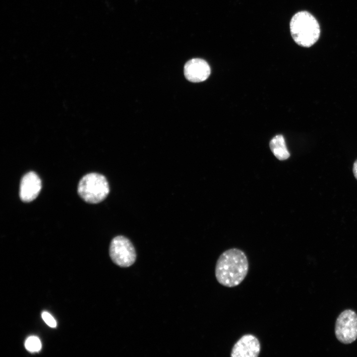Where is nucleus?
Returning <instances> with one entry per match:
<instances>
[{"label": "nucleus", "instance_id": "obj_8", "mask_svg": "<svg viewBox=\"0 0 357 357\" xmlns=\"http://www.w3.org/2000/svg\"><path fill=\"white\" fill-rule=\"evenodd\" d=\"M211 72L208 63L199 58L188 60L184 66L185 78L192 82H200L207 79Z\"/></svg>", "mask_w": 357, "mask_h": 357}, {"label": "nucleus", "instance_id": "obj_1", "mask_svg": "<svg viewBox=\"0 0 357 357\" xmlns=\"http://www.w3.org/2000/svg\"><path fill=\"white\" fill-rule=\"evenodd\" d=\"M248 268V261L244 252L238 248H231L219 257L215 270L216 278L225 287H234L243 281Z\"/></svg>", "mask_w": 357, "mask_h": 357}, {"label": "nucleus", "instance_id": "obj_9", "mask_svg": "<svg viewBox=\"0 0 357 357\" xmlns=\"http://www.w3.org/2000/svg\"><path fill=\"white\" fill-rule=\"evenodd\" d=\"M270 148L275 156L280 160H286L290 156L284 138L281 135H276L272 139L270 142Z\"/></svg>", "mask_w": 357, "mask_h": 357}, {"label": "nucleus", "instance_id": "obj_10", "mask_svg": "<svg viewBox=\"0 0 357 357\" xmlns=\"http://www.w3.org/2000/svg\"><path fill=\"white\" fill-rule=\"evenodd\" d=\"M25 347L30 352H37L41 350L42 344L37 337L30 336L25 341Z\"/></svg>", "mask_w": 357, "mask_h": 357}, {"label": "nucleus", "instance_id": "obj_6", "mask_svg": "<svg viewBox=\"0 0 357 357\" xmlns=\"http://www.w3.org/2000/svg\"><path fill=\"white\" fill-rule=\"evenodd\" d=\"M260 350V343L257 337L252 334H246L234 344L230 356L232 357H257Z\"/></svg>", "mask_w": 357, "mask_h": 357}, {"label": "nucleus", "instance_id": "obj_11", "mask_svg": "<svg viewBox=\"0 0 357 357\" xmlns=\"http://www.w3.org/2000/svg\"><path fill=\"white\" fill-rule=\"evenodd\" d=\"M42 317L45 322L50 327L55 328L57 326V322L54 318L49 312L44 311L42 313Z\"/></svg>", "mask_w": 357, "mask_h": 357}, {"label": "nucleus", "instance_id": "obj_12", "mask_svg": "<svg viewBox=\"0 0 357 357\" xmlns=\"http://www.w3.org/2000/svg\"><path fill=\"white\" fill-rule=\"evenodd\" d=\"M353 170L354 176L357 179V160L355 162L354 164Z\"/></svg>", "mask_w": 357, "mask_h": 357}, {"label": "nucleus", "instance_id": "obj_3", "mask_svg": "<svg viewBox=\"0 0 357 357\" xmlns=\"http://www.w3.org/2000/svg\"><path fill=\"white\" fill-rule=\"evenodd\" d=\"M77 192L85 202L96 204L107 197L110 192V187L105 176L92 173L82 178L78 185Z\"/></svg>", "mask_w": 357, "mask_h": 357}, {"label": "nucleus", "instance_id": "obj_4", "mask_svg": "<svg viewBox=\"0 0 357 357\" xmlns=\"http://www.w3.org/2000/svg\"><path fill=\"white\" fill-rule=\"evenodd\" d=\"M109 254L112 260L121 267L132 265L136 257L132 243L127 238L122 236L116 237L112 240Z\"/></svg>", "mask_w": 357, "mask_h": 357}, {"label": "nucleus", "instance_id": "obj_5", "mask_svg": "<svg viewBox=\"0 0 357 357\" xmlns=\"http://www.w3.org/2000/svg\"><path fill=\"white\" fill-rule=\"evenodd\" d=\"M335 335L337 339L345 344L352 343L357 338V314L351 309L343 311L337 319Z\"/></svg>", "mask_w": 357, "mask_h": 357}, {"label": "nucleus", "instance_id": "obj_2", "mask_svg": "<svg viewBox=\"0 0 357 357\" xmlns=\"http://www.w3.org/2000/svg\"><path fill=\"white\" fill-rule=\"evenodd\" d=\"M293 39L298 45L310 47L320 36V27L315 18L310 13L301 11L296 13L290 24Z\"/></svg>", "mask_w": 357, "mask_h": 357}, {"label": "nucleus", "instance_id": "obj_7", "mask_svg": "<svg viewBox=\"0 0 357 357\" xmlns=\"http://www.w3.org/2000/svg\"><path fill=\"white\" fill-rule=\"evenodd\" d=\"M42 182L38 175L34 172L26 173L22 178L20 184L19 196L25 202L34 200L39 195Z\"/></svg>", "mask_w": 357, "mask_h": 357}]
</instances>
